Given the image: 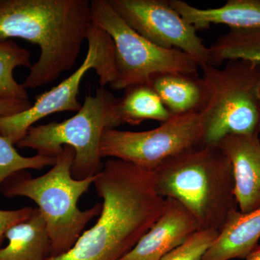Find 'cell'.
<instances>
[{"label": "cell", "mask_w": 260, "mask_h": 260, "mask_svg": "<svg viewBox=\"0 0 260 260\" xmlns=\"http://www.w3.org/2000/svg\"><path fill=\"white\" fill-rule=\"evenodd\" d=\"M103 200L93 226L71 249L46 260H120L150 230L165 208L152 171L119 159L106 161L93 181Z\"/></svg>", "instance_id": "6da1fadb"}, {"label": "cell", "mask_w": 260, "mask_h": 260, "mask_svg": "<svg viewBox=\"0 0 260 260\" xmlns=\"http://www.w3.org/2000/svg\"><path fill=\"white\" fill-rule=\"evenodd\" d=\"M92 23L88 0H0V42L18 38L40 48L22 83L26 90L73 68Z\"/></svg>", "instance_id": "7a4b0ae2"}, {"label": "cell", "mask_w": 260, "mask_h": 260, "mask_svg": "<svg viewBox=\"0 0 260 260\" xmlns=\"http://www.w3.org/2000/svg\"><path fill=\"white\" fill-rule=\"evenodd\" d=\"M152 172L158 194L184 205L200 230L220 232L238 210L232 164L218 145L189 149Z\"/></svg>", "instance_id": "3957f363"}, {"label": "cell", "mask_w": 260, "mask_h": 260, "mask_svg": "<svg viewBox=\"0 0 260 260\" xmlns=\"http://www.w3.org/2000/svg\"><path fill=\"white\" fill-rule=\"evenodd\" d=\"M75 150L65 145L55 164L40 177H32L26 170L10 176L0 185L7 198L25 197L38 205L47 225L50 240V256L62 255L78 240L89 222L99 215L102 205L88 210L78 208V200L93 184L94 178L74 179L72 167Z\"/></svg>", "instance_id": "277c9868"}, {"label": "cell", "mask_w": 260, "mask_h": 260, "mask_svg": "<svg viewBox=\"0 0 260 260\" xmlns=\"http://www.w3.org/2000/svg\"><path fill=\"white\" fill-rule=\"evenodd\" d=\"M205 89L199 114L203 144L218 145L229 135L260 132V64L242 59L226 61L223 68L202 67Z\"/></svg>", "instance_id": "5b68a950"}, {"label": "cell", "mask_w": 260, "mask_h": 260, "mask_svg": "<svg viewBox=\"0 0 260 260\" xmlns=\"http://www.w3.org/2000/svg\"><path fill=\"white\" fill-rule=\"evenodd\" d=\"M117 98L104 87L95 95H88L81 109L73 117L61 122L32 126L16 146L37 150L38 155L56 158L64 146L75 150L72 167L74 179L93 177L102 170L100 144L106 129H115L122 124L117 111Z\"/></svg>", "instance_id": "8992f818"}, {"label": "cell", "mask_w": 260, "mask_h": 260, "mask_svg": "<svg viewBox=\"0 0 260 260\" xmlns=\"http://www.w3.org/2000/svg\"><path fill=\"white\" fill-rule=\"evenodd\" d=\"M90 11L93 23L114 42L117 77L111 87L114 90L149 83L154 75L161 73L198 74L200 66L191 56L149 42L124 21L109 0H92Z\"/></svg>", "instance_id": "52a82bcc"}, {"label": "cell", "mask_w": 260, "mask_h": 260, "mask_svg": "<svg viewBox=\"0 0 260 260\" xmlns=\"http://www.w3.org/2000/svg\"><path fill=\"white\" fill-rule=\"evenodd\" d=\"M87 41L88 50L85 59L74 73L49 91L36 97L31 107L8 116H0V135L16 145L38 121L54 113L78 112L82 104L78 100L80 83L89 70L94 69L101 87L112 85L116 73L114 42L105 30L92 23Z\"/></svg>", "instance_id": "ba28073f"}, {"label": "cell", "mask_w": 260, "mask_h": 260, "mask_svg": "<svg viewBox=\"0 0 260 260\" xmlns=\"http://www.w3.org/2000/svg\"><path fill=\"white\" fill-rule=\"evenodd\" d=\"M199 112L174 116L155 129L143 132L106 129L100 144L102 158L119 159L153 171L162 162L203 144Z\"/></svg>", "instance_id": "9c48e42d"}, {"label": "cell", "mask_w": 260, "mask_h": 260, "mask_svg": "<svg viewBox=\"0 0 260 260\" xmlns=\"http://www.w3.org/2000/svg\"><path fill=\"white\" fill-rule=\"evenodd\" d=\"M116 13L149 42L191 56L200 68L209 64V48L197 29L172 8L169 0H109Z\"/></svg>", "instance_id": "30bf717a"}, {"label": "cell", "mask_w": 260, "mask_h": 260, "mask_svg": "<svg viewBox=\"0 0 260 260\" xmlns=\"http://www.w3.org/2000/svg\"><path fill=\"white\" fill-rule=\"evenodd\" d=\"M199 230L196 219L184 205L166 198L161 215L120 260H160Z\"/></svg>", "instance_id": "8fae6325"}, {"label": "cell", "mask_w": 260, "mask_h": 260, "mask_svg": "<svg viewBox=\"0 0 260 260\" xmlns=\"http://www.w3.org/2000/svg\"><path fill=\"white\" fill-rule=\"evenodd\" d=\"M230 160L234 194L242 213L260 208V140L259 133L229 135L218 144Z\"/></svg>", "instance_id": "7c38bea8"}, {"label": "cell", "mask_w": 260, "mask_h": 260, "mask_svg": "<svg viewBox=\"0 0 260 260\" xmlns=\"http://www.w3.org/2000/svg\"><path fill=\"white\" fill-rule=\"evenodd\" d=\"M259 239L260 208L249 213L235 210L200 260L246 259Z\"/></svg>", "instance_id": "4fadbf2b"}, {"label": "cell", "mask_w": 260, "mask_h": 260, "mask_svg": "<svg viewBox=\"0 0 260 260\" xmlns=\"http://www.w3.org/2000/svg\"><path fill=\"white\" fill-rule=\"evenodd\" d=\"M171 5L197 30L211 24H224L230 29L260 28V0H229L218 8L200 9L181 0H169Z\"/></svg>", "instance_id": "5bb4252c"}, {"label": "cell", "mask_w": 260, "mask_h": 260, "mask_svg": "<svg viewBox=\"0 0 260 260\" xmlns=\"http://www.w3.org/2000/svg\"><path fill=\"white\" fill-rule=\"evenodd\" d=\"M5 238L8 244L0 247V260H46L50 256L47 225L38 208L28 218L10 227Z\"/></svg>", "instance_id": "9a60e30c"}, {"label": "cell", "mask_w": 260, "mask_h": 260, "mask_svg": "<svg viewBox=\"0 0 260 260\" xmlns=\"http://www.w3.org/2000/svg\"><path fill=\"white\" fill-rule=\"evenodd\" d=\"M149 84L172 116L199 112L204 105V84L198 74L161 73L154 75Z\"/></svg>", "instance_id": "2e32d148"}, {"label": "cell", "mask_w": 260, "mask_h": 260, "mask_svg": "<svg viewBox=\"0 0 260 260\" xmlns=\"http://www.w3.org/2000/svg\"><path fill=\"white\" fill-rule=\"evenodd\" d=\"M116 111L122 124L133 126L139 125L145 120L164 123L174 116L149 83L126 88L124 96L116 101Z\"/></svg>", "instance_id": "e0dca14e"}, {"label": "cell", "mask_w": 260, "mask_h": 260, "mask_svg": "<svg viewBox=\"0 0 260 260\" xmlns=\"http://www.w3.org/2000/svg\"><path fill=\"white\" fill-rule=\"evenodd\" d=\"M209 48V64L217 67L224 61L242 59L260 64V28L230 29Z\"/></svg>", "instance_id": "ac0fdd59"}, {"label": "cell", "mask_w": 260, "mask_h": 260, "mask_svg": "<svg viewBox=\"0 0 260 260\" xmlns=\"http://www.w3.org/2000/svg\"><path fill=\"white\" fill-rule=\"evenodd\" d=\"M30 52L13 40L0 42V101H28V90L15 80L19 67L31 68Z\"/></svg>", "instance_id": "d6986e66"}, {"label": "cell", "mask_w": 260, "mask_h": 260, "mask_svg": "<svg viewBox=\"0 0 260 260\" xmlns=\"http://www.w3.org/2000/svg\"><path fill=\"white\" fill-rule=\"evenodd\" d=\"M15 145L0 135V185L15 173L27 169L42 170L55 164L56 158L36 155L24 157L17 151Z\"/></svg>", "instance_id": "ffe728a7"}, {"label": "cell", "mask_w": 260, "mask_h": 260, "mask_svg": "<svg viewBox=\"0 0 260 260\" xmlns=\"http://www.w3.org/2000/svg\"><path fill=\"white\" fill-rule=\"evenodd\" d=\"M218 234V231L199 230L160 260H200Z\"/></svg>", "instance_id": "44dd1931"}, {"label": "cell", "mask_w": 260, "mask_h": 260, "mask_svg": "<svg viewBox=\"0 0 260 260\" xmlns=\"http://www.w3.org/2000/svg\"><path fill=\"white\" fill-rule=\"evenodd\" d=\"M34 209V208L25 207L18 210H0V246L4 240L7 231L15 224L28 218Z\"/></svg>", "instance_id": "7402d4cb"}, {"label": "cell", "mask_w": 260, "mask_h": 260, "mask_svg": "<svg viewBox=\"0 0 260 260\" xmlns=\"http://www.w3.org/2000/svg\"><path fill=\"white\" fill-rule=\"evenodd\" d=\"M32 106L28 101H0V116H8L27 110Z\"/></svg>", "instance_id": "603a6c76"}, {"label": "cell", "mask_w": 260, "mask_h": 260, "mask_svg": "<svg viewBox=\"0 0 260 260\" xmlns=\"http://www.w3.org/2000/svg\"><path fill=\"white\" fill-rule=\"evenodd\" d=\"M246 260H260V246H256L255 249L247 256Z\"/></svg>", "instance_id": "cb8c5ba5"}, {"label": "cell", "mask_w": 260, "mask_h": 260, "mask_svg": "<svg viewBox=\"0 0 260 260\" xmlns=\"http://www.w3.org/2000/svg\"><path fill=\"white\" fill-rule=\"evenodd\" d=\"M259 102H260V85L259 88Z\"/></svg>", "instance_id": "d4e9b609"}]
</instances>
